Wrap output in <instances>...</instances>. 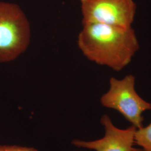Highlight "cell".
Wrapping results in <instances>:
<instances>
[{"instance_id": "7a4b0ae2", "label": "cell", "mask_w": 151, "mask_h": 151, "mask_svg": "<svg viewBox=\"0 0 151 151\" xmlns=\"http://www.w3.org/2000/svg\"><path fill=\"white\" fill-rule=\"evenodd\" d=\"M31 40L30 22L16 4L0 1V64L17 59Z\"/></svg>"}, {"instance_id": "52a82bcc", "label": "cell", "mask_w": 151, "mask_h": 151, "mask_svg": "<svg viewBox=\"0 0 151 151\" xmlns=\"http://www.w3.org/2000/svg\"><path fill=\"white\" fill-rule=\"evenodd\" d=\"M0 151H39L33 147L18 146H1Z\"/></svg>"}, {"instance_id": "277c9868", "label": "cell", "mask_w": 151, "mask_h": 151, "mask_svg": "<svg viewBox=\"0 0 151 151\" xmlns=\"http://www.w3.org/2000/svg\"><path fill=\"white\" fill-rule=\"evenodd\" d=\"M82 24L96 23L132 27L137 5L134 0H80Z\"/></svg>"}, {"instance_id": "8992f818", "label": "cell", "mask_w": 151, "mask_h": 151, "mask_svg": "<svg viewBox=\"0 0 151 151\" xmlns=\"http://www.w3.org/2000/svg\"><path fill=\"white\" fill-rule=\"evenodd\" d=\"M134 139L135 145L140 147L142 151H151V122L136 130Z\"/></svg>"}, {"instance_id": "5b68a950", "label": "cell", "mask_w": 151, "mask_h": 151, "mask_svg": "<svg viewBox=\"0 0 151 151\" xmlns=\"http://www.w3.org/2000/svg\"><path fill=\"white\" fill-rule=\"evenodd\" d=\"M101 124L104 127L105 135L102 138L93 140L74 139L73 146L96 151H142L135 148V133L137 129L133 125L122 129L114 125L110 116L104 114L100 119Z\"/></svg>"}, {"instance_id": "3957f363", "label": "cell", "mask_w": 151, "mask_h": 151, "mask_svg": "<svg viewBox=\"0 0 151 151\" xmlns=\"http://www.w3.org/2000/svg\"><path fill=\"white\" fill-rule=\"evenodd\" d=\"M135 77L125 76L122 79L111 77L109 88L100 98V103L105 108L119 112L137 129L143 127V114L151 110V103L140 97L135 90Z\"/></svg>"}, {"instance_id": "6da1fadb", "label": "cell", "mask_w": 151, "mask_h": 151, "mask_svg": "<svg viewBox=\"0 0 151 151\" xmlns=\"http://www.w3.org/2000/svg\"><path fill=\"white\" fill-rule=\"evenodd\" d=\"M77 45L87 59L117 72L129 65L140 48L133 27L96 23L82 24Z\"/></svg>"}]
</instances>
